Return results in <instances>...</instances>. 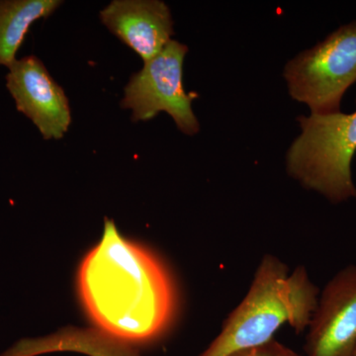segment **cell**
Wrapping results in <instances>:
<instances>
[{
  "instance_id": "3",
  "label": "cell",
  "mask_w": 356,
  "mask_h": 356,
  "mask_svg": "<svg viewBox=\"0 0 356 356\" xmlns=\"http://www.w3.org/2000/svg\"><path fill=\"white\" fill-rule=\"evenodd\" d=\"M301 135L287 153L288 173L332 203L356 197L351 161L356 152V111L298 117Z\"/></svg>"
},
{
  "instance_id": "1",
  "label": "cell",
  "mask_w": 356,
  "mask_h": 356,
  "mask_svg": "<svg viewBox=\"0 0 356 356\" xmlns=\"http://www.w3.org/2000/svg\"><path fill=\"white\" fill-rule=\"evenodd\" d=\"M77 287L98 332L134 348L161 339L177 313V289L163 262L107 218L102 240L81 261Z\"/></svg>"
},
{
  "instance_id": "2",
  "label": "cell",
  "mask_w": 356,
  "mask_h": 356,
  "mask_svg": "<svg viewBox=\"0 0 356 356\" xmlns=\"http://www.w3.org/2000/svg\"><path fill=\"white\" fill-rule=\"evenodd\" d=\"M317 287L305 267L289 274L288 267L266 254L255 271L247 296L229 314L221 332L200 356H229L273 341L281 325L297 334L310 325L318 305Z\"/></svg>"
},
{
  "instance_id": "4",
  "label": "cell",
  "mask_w": 356,
  "mask_h": 356,
  "mask_svg": "<svg viewBox=\"0 0 356 356\" xmlns=\"http://www.w3.org/2000/svg\"><path fill=\"white\" fill-rule=\"evenodd\" d=\"M284 77L293 99L308 105L312 114L339 113L344 93L356 81V22L299 54Z\"/></svg>"
},
{
  "instance_id": "11",
  "label": "cell",
  "mask_w": 356,
  "mask_h": 356,
  "mask_svg": "<svg viewBox=\"0 0 356 356\" xmlns=\"http://www.w3.org/2000/svg\"><path fill=\"white\" fill-rule=\"evenodd\" d=\"M353 356H356V350H355V355H353Z\"/></svg>"
},
{
  "instance_id": "5",
  "label": "cell",
  "mask_w": 356,
  "mask_h": 356,
  "mask_svg": "<svg viewBox=\"0 0 356 356\" xmlns=\"http://www.w3.org/2000/svg\"><path fill=\"white\" fill-rule=\"evenodd\" d=\"M187 51V46L172 40L158 56L144 63V67L131 76L121 106L132 110L134 122L151 120L165 111L182 133L192 136L199 132V122L191 105L198 95L187 93L184 86Z\"/></svg>"
},
{
  "instance_id": "9",
  "label": "cell",
  "mask_w": 356,
  "mask_h": 356,
  "mask_svg": "<svg viewBox=\"0 0 356 356\" xmlns=\"http://www.w3.org/2000/svg\"><path fill=\"white\" fill-rule=\"evenodd\" d=\"M62 3L60 0L0 1V65L10 69L33 23L49 17Z\"/></svg>"
},
{
  "instance_id": "6",
  "label": "cell",
  "mask_w": 356,
  "mask_h": 356,
  "mask_svg": "<svg viewBox=\"0 0 356 356\" xmlns=\"http://www.w3.org/2000/svg\"><path fill=\"white\" fill-rule=\"evenodd\" d=\"M308 329L306 356L355 355L356 266L346 267L327 282Z\"/></svg>"
},
{
  "instance_id": "8",
  "label": "cell",
  "mask_w": 356,
  "mask_h": 356,
  "mask_svg": "<svg viewBox=\"0 0 356 356\" xmlns=\"http://www.w3.org/2000/svg\"><path fill=\"white\" fill-rule=\"evenodd\" d=\"M100 18L144 63L158 56L175 34L170 8L159 0H114Z\"/></svg>"
},
{
  "instance_id": "7",
  "label": "cell",
  "mask_w": 356,
  "mask_h": 356,
  "mask_svg": "<svg viewBox=\"0 0 356 356\" xmlns=\"http://www.w3.org/2000/svg\"><path fill=\"white\" fill-rule=\"evenodd\" d=\"M6 88L16 108L36 125L44 140L64 138L72 123L69 100L40 58L28 56L16 60L6 76Z\"/></svg>"
},
{
  "instance_id": "10",
  "label": "cell",
  "mask_w": 356,
  "mask_h": 356,
  "mask_svg": "<svg viewBox=\"0 0 356 356\" xmlns=\"http://www.w3.org/2000/svg\"><path fill=\"white\" fill-rule=\"evenodd\" d=\"M229 356H300L287 346L278 343L275 339L269 341L264 346L250 350L238 351Z\"/></svg>"
}]
</instances>
